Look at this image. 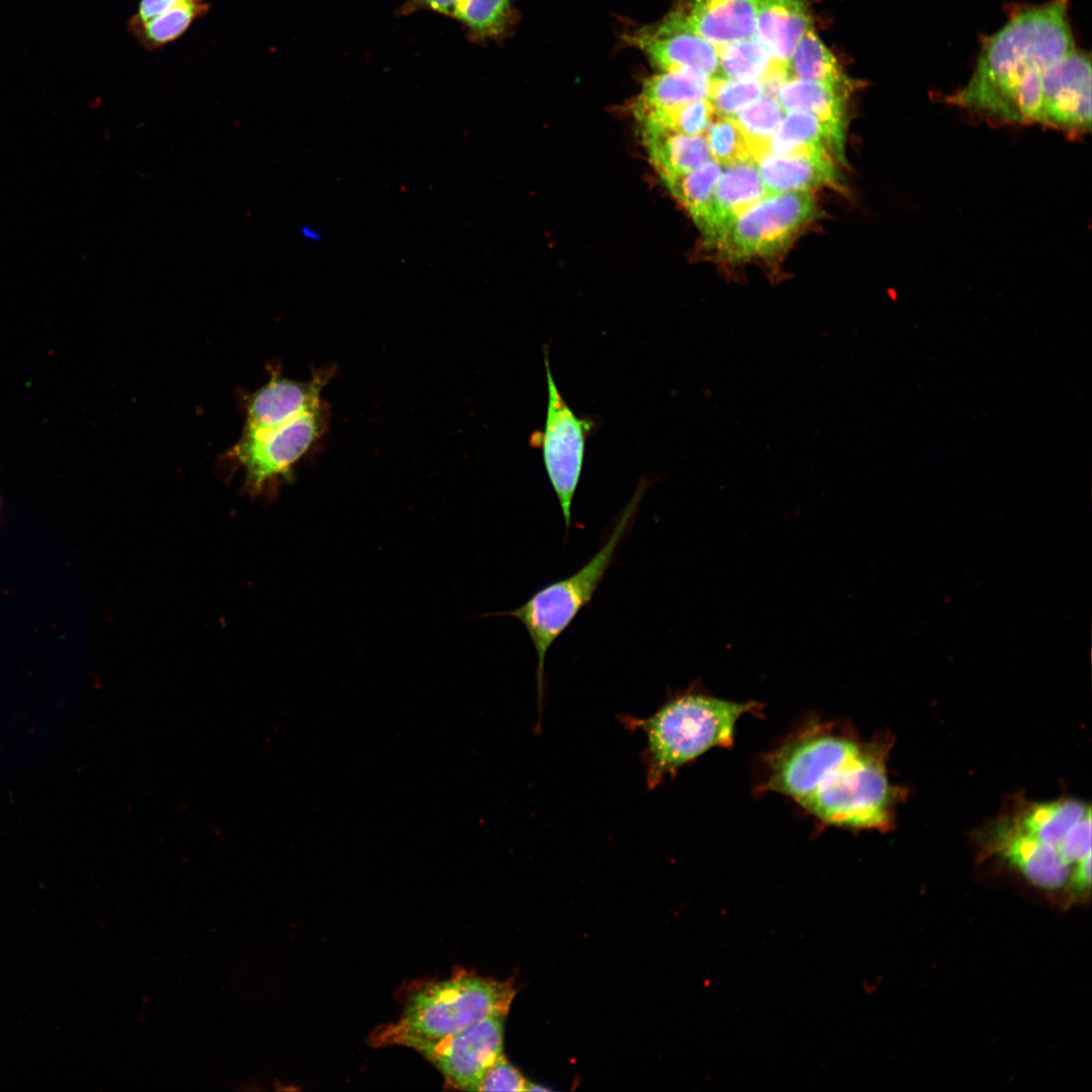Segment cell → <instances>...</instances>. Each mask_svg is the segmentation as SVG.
Instances as JSON below:
<instances>
[{
	"label": "cell",
	"instance_id": "cell-33",
	"mask_svg": "<svg viewBox=\"0 0 1092 1092\" xmlns=\"http://www.w3.org/2000/svg\"><path fill=\"white\" fill-rule=\"evenodd\" d=\"M1057 849L1069 866L1091 853V810L1067 832Z\"/></svg>",
	"mask_w": 1092,
	"mask_h": 1092
},
{
	"label": "cell",
	"instance_id": "cell-25",
	"mask_svg": "<svg viewBox=\"0 0 1092 1092\" xmlns=\"http://www.w3.org/2000/svg\"><path fill=\"white\" fill-rule=\"evenodd\" d=\"M792 78L848 90L850 82L831 52L810 27L798 42L789 62Z\"/></svg>",
	"mask_w": 1092,
	"mask_h": 1092
},
{
	"label": "cell",
	"instance_id": "cell-37",
	"mask_svg": "<svg viewBox=\"0 0 1092 1092\" xmlns=\"http://www.w3.org/2000/svg\"><path fill=\"white\" fill-rule=\"evenodd\" d=\"M299 233H300L302 238H304L305 240H307L309 242H318L321 240V238H322V235L318 232V230H316V229H314V228H312L311 225H308V224L302 225L300 228V230H299Z\"/></svg>",
	"mask_w": 1092,
	"mask_h": 1092
},
{
	"label": "cell",
	"instance_id": "cell-18",
	"mask_svg": "<svg viewBox=\"0 0 1092 1092\" xmlns=\"http://www.w3.org/2000/svg\"><path fill=\"white\" fill-rule=\"evenodd\" d=\"M844 129L816 116L792 111L784 115L769 143V154L823 153L842 159Z\"/></svg>",
	"mask_w": 1092,
	"mask_h": 1092
},
{
	"label": "cell",
	"instance_id": "cell-9",
	"mask_svg": "<svg viewBox=\"0 0 1092 1092\" xmlns=\"http://www.w3.org/2000/svg\"><path fill=\"white\" fill-rule=\"evenodd\" d=\"M504 1018L480 1020L414 1050L441 1073L446 1089L477 1091L485 1072L503 1054Z\"/></svg>",
	"mask_w": 1092,
	"mask_h": 1092
},
{
	"label": "cell",
	"instance_id": "cell-32",
	"mask_svg": "<svg viewBox=\"0 0 1092 1092\" xmlns=\"http://www.w3.org/2000/svg\"><path fill=\"white\" fill-rule=\"evenodd\" d=\"M528 1083L502 1054L481 1078L477 1091H527Z\"/></svg>",
	"mask_w": 1092,
	"mask_h": 1092
},
{
	"label": "cell",
	"instance_id": "cell-15",
	"mask_svg": "<svg viewBox=\"0 0 1092 1092\" xmlns=\"http://www.w3.org/2000/svg\"><path fill=\"white\" fill-rule=\"evenodd\" d=\"M755 164L768 196L839 186L833 157L827 154H767Z\"/></svg>",
	"mask_w": 1092,
	"mask_h": 1092
},
{
	"label": "cell",
	"instance_id": "cell-23",
	"mask_svg": "<svg viewBox=\"0 0 1092 1092\" xmlns=\"http://www.w3.org/2000/svg\"><path fill=\"white\" fill-rule=\"evenodd\" d=\"M209 8L205 0H180L146 22L127 23V29L144 49L155 51L182 36Z\"/></svg>",
	"mask_w": 1092,
	"mask_h": 1092
},
{
	"label": "cell",
	"instance_id": "cell-31",
	"mask_svg": "<svg viewBox=\"0 0 1092 1092\" xmlns=\"http://www.w3.org/2000/svg\"><path fill=\"white\" fill-rule=\"evenodd\" d=\"M763 96L758 80H735L716 77L711 80L708 99L716 114L731 117L741 108Z\"/></svg>",
	"mask_w": 1092,
	"mask_h": 1092
},
{
	"label": "cell",
	"instance_id": "cell-36",
	"mask_svg": "<svg viewBox=\"0 0 1092 1092\" xmlns=\"http://www.w3.org/2000/svg\"><path fill=\"white\" fill-rule=\"evenodd\" d=\"M428 8L440 14L453 16L459 0H421Z\"/></svg>",
	"mask_w": 1092,
	"mask_h": 1092
},
{
	"label": "cell",
	"instance_id": "cell-28",
	"mask_svg": "<svg viewBox=\"0 0 1092 1092\" xmlns=\"http://www.w3.org/2000/svg\"><path fill=\"white\" fill-rule=\"evenodd\" d=\"M716 50L718 77L726 79L760 81L774 61L756 34Z\"/></svg>",
	"mask_w": 1092,
	"mask_h": 1092
},
{
	"label": "cell",
	"instance_id": "cell-5",
	"mask_svg": "<svg viewBox=\"0 0 1092 1092\" xmlns=\"http://www.w3.org/2000/svg\"><path fill=\"white\" fill-rule=\"evenodd\" d=\"M649 485L641 478L632 497L621 511L608 539L576 572L535 592L525 604L503 615L517 619L526 629L537 655L536 687L538 720L541 729L545 690V658L554 641L568 628L579 611L588 605L614 561L621 541L631 528Z\"/></svg>",
	"mask_w": 1092,
	"mask_h": 1092
},
{
	"label": "cell",
	"instance_id": "cell-17",
	"mask_svg": "<svg viewBox=\"0 0 1092 1092\" xmlns=\"http://www.w3.org/2000/svg\"><path fill=\"white\" fill-rule=\"evenodd\" d=\"M810 27L804 0H757L755 34L772 59L789 64Z\"/></svg>",
	"mask_w": 1092,
	"mask_h": 1092
},
{
	"label": "cell",
	"instance_id": "cell-26",
	"mask_svg": "<svg viewBox=\"0 0 1092 1092\" xmlns=\"http://www.w3.org/2000/svg\"><path fill=\"white\" fill-rule=\"evenodd\" d=\"M721 173V165L714 160H709L692 172L665 185L688 210L700 230L707 219L714 190Z\"/></svg>",
	"mask_w": 1092,
	"mask_h": 1092
},
{
	"label": "cell",
	"instance_id": "cell-11",
	"mask_svg": "<svg viewBox=\"0 0 1092 1092\" xmlns=\"http://www.w3.org/2000/svg\"><path fill=\"white\" fill-rule=\"evenodd\" d=\"M626 40L664 72H689L711 80L718 77L716 48L694 31L680 11L656 25L633 31Z\"/></svg>",
	"mask_w": 1092,
	"mask_h": 1092
},
{
	"label": "cell",
	"instance_id": "cell-2",
	"mask_svg": "<svg viewBox=\"0 0 1092 1092\" xmlns=\"http://www.w3.org/2000/svg\"><path fill=\"white\" fill-rule=\"evenodd\" d=\"M1068 0L1024 6L981 48L970 81L950 103L1010 124H1041V81L1046 69L1076 49Z\"/></svg>",
	"mask_w": 1092,
	"mask_h": 1092
},
{
	"label": "cell",
	"instance_id": "cell-8",
	"mask_svg": "<svg viewBox=\"0 0 1092 1092\" xmlns=\"http://www.w3.org/2000/svg\"><path fill=\"white\" fill-rule=\"evenodd\" d=\"M323 429L324 412L318 402L276 427L243 431L233 455L245 470L247 485L259 491L287 474Z\"/></svg>",
	"mask_w": 1092,
	"mask_h": 1092
},
{
	"label": "cell",
	"instance_id": "cell-21",
	"mask_svg": "<svg viewBox=\"0 0 1092 1092\" xmlns=\"http://www.w3.org/2000/svg\"><path fill=\"white\" fill-rule=\"evenodd\" d=\"M711 79L689 72H664L645 80L633 110L670 107L706 99Z\"/></svg>",
	"mask_w": 1092,
	"mask_h": 1092
},
{
	"label": "cell",
	"instance_id": "cell-14",
	"mask_svg": "<svg viewBox=\"0 0 1092 1092\" xmlns=\"http://www.w3.org/2000/svg\"><path fill=\"white\" fill-rule=\"evenodd\" d=\"M994 841L996 851L1033 885L1044 890H1058L1069 881V864L1057 847L1026 833L1016 822L1001 824Z\"/></svg>",
	"mask_w": 1092,
	"mask_h": 1092
},
{
	"label": "cell",
	"instance_id": "cell-10",
	"mask_svg": "<svg viewBox=\"0 0 1092 1092\" xmlns=\"http://www.w3.org/2000/svg\"><path fill=\"white\" fill-rule=\"evenodd\" d=\"M1041 125L1073 136L1091 129V65L1086 53L1074 49L1044 72Z\"/></svg>",
	"mask_w": 1092,
	"mask_h": 1092
},
{
	"label": "cell",
	"instance_id": "cell-13",
	"mask_svg": "<svg viewBox=\"0 0 1092 1092\" xmlns=\"http://www.w3.org/2000/svg\"><path fill=\"white\" fill-rule=\"evenodd\" d=\"M766 196L754 162L727 166L716 184L707 219L700 230L705 243L713 248L736 218Z\"/></svg>",
	"mask_w": 1092,
	"mask_h": 1092
},
{
	"label": "cell",
	"instance_id": "cell-3",
	"mask_svg": "<svg viewBox=\"0 0 1092 1092\" xmlns=\"http://www.w3.org/2000/svg\"><path fill=\"white\" fill-rule=\"evenodd\" d=\"M764 705L756 701L736 702L708 693L694 681L685 690L666 697L649 717H616L630 732L641 730L646 745L640 751L646 787L655 790L666 777L674 778L685 765L715 747L732 748L738 720L745 714L759 717Z\"/></svg>",
	"mask_w": 1092,
	"mask_h": 1092
},
{
	"label": "cell",
	"instance_id": "cell-1",
	"mask_svg": "<svg viewBox=\"0 0 1092 1092\" xmlns=\"http://www.w3.org/2000/svg\"><path fill=\"white\" fill-rule=\"evenodd\" d=\"M889 742L862 741L842 720H802L759 754L755 794L794 801L818 826L889 829L899 792L887 777Z\"/></svg>",
	"mask_w": 1092,
	"mask_h": 1092
},
{
	"label": "cell",
	"instance_id": "cell-19",
	"mask_svg": "<svg viewBox=\"0 0 1092 1092\" xmlns=\"http://www.w3.org/2000/svg\"><path fill=\"white\" fill-rule=\"evenodd\" d=\"M651 163L666 185L712 160L705 133L642 135Z\"/></svg>",
	"mask_w": 1092,
	"mask_h": 1092
},
{
	"label": "cell",
	"instance_id": "cell-22",
	"mask_svg": "<svg viewBox=\"0 0 1092 1092\" xmlns=\"http://www.w3.org/2000/svg\"><path fill=\"white\" fill-rule=\"evenodd\" d=\"M633 112L640 123L642 135L704 134L716 114L708 98L670 107L633 110Z\"/></svg>",
	"mask_w": 1092,
	"mask_h": 1092
},
{
	"label": "cell",
	"instance_id": "cell-34",
	"mask_svg": "<svg viewBox=\"0 0 1092 1092\" xmlns=\"http://www.w3.org/2000/svg\"><path fill=\"white\" fill-rule=\"evenodd\" d=\"M179 1L180 0H140L136 12L129 18L127 23L135 24L146 22L158 16Z\"/></svg>",
	"mask_w": 1092,
	"mask_h": 1092
},
{
	"label": "cell",
	"instance_id": "cell-24",
	"mask_svg": "<svg viewBox=\"0 0 1092 1092\" xmlns=\"http://www.w3.org/2000/svg\"><path fill=\"white\" fill-rule=\"evenodd\" d=\"M1089 810L1087 804L1074 799L1034 804L1022 812L1016 823L1026 833L1057 847Z\"/></svg>",
	"mask_w": 1092,
	"mask_h": 1092
},
{
	"label": "cell",
	"instance_id": "cell-35",
	"mask_svg": "<svg viewBox=\"0 0 1092 1092\" xmlns=\"http://www.w3.org/2000/svg\"><path fill=\"white\" fill-rule=\"evenodd\" d=\"M1076 869L1070 875L1071 888L1075 894L1083 895L1091 887V853L1076 862Z\"/></svg>",
	"mask_w": 1092,
	"mask_h": 1092
},
{
	"label": "cell",
	"instance_id": "cell-20",
	"mask_svg": "<svg viewBox=\"0 0 1092 1092\" xmlns=\"http://www.w3.org/2000/svg\"><path fill=\"white\" fill-rule=\"evenodd\" d=\"M777 101L784 111L810 113L827 124L844 129L843 90L819 82L791 78L782 86Z\"/></svg>",
	"mask_w": 1092,
	"mask_h": 1092
},
{
	"label": "cell",
	"instance_id": "cell-29",
	"mask_svg": "<svg viewBox=\"0 0 1092 1092\" xmlns=\"http://www.w3.org/2000/svg\"><path fill=\"white\" fill-rule=\"evenodd\" d=\"M511 0H459L453 17L476 38L494 37L504 32L511 18Z\"/></svg>",
	"mask_w": 1092,
	"mask_h": 1092
},
{
	"label": "cell",
	"instance_id": "cell-16",
	"mask_svg": "<svg viewBox=\"0 0 1092 1092\" xmlns=\"http://www.w3.org/2000/svg\"><path fill=\"white\" fill-rule=\"evenodd\" d=\"M757 0H694L686 15L700 36L719 49L755 34Z\"/></svg>",
	"mask_w": 1092,
	"mask_h": 1092
},
{
	"label": "cell",
	"instance_id": "cell-6",
	"mask_svg": "<svg viewBox=\"0 0 1092 1092\" xmlns=\"http://www.w3.org/2000/svg\"><path fill=\"white\" fill-rule=\"evenodd\" d=\"M547 383V408L543 431L530 437L540 448L550 484L559 503L566 532L571 527L572 502L579 484L585 442L597 424L580 417L568 405L552 375L547 347L543 349Z\"/></svg>",
	"mask_w": 1092,
	"mask_h": 1092
},
{
	"label": "cell",
	"instance_id": "cell-30",
	"mask_svg": "<svg viewBox=\"0 0 1092 1092\" xmlns=\"http://www.w3.org/2000/svg\"><path fill=\"white\" fill-rule=\"evenodd\" d=\"M705 135L712 160L720 165L727 167L741 162H753L747 141L732 117L721 116L714 119Z\"/></svg>",
	"mask_w": 1092,
	"mask_h": 1092
},
{
	"label": "cell",
	"instance_id": "cell-27",
	"mask_svg": "<svg viewBox=\"0 0 1092 1092\" xmlns=\"http://www.w3.org/2000/svg\"><path fill=\"white\" fill-rule=\"evenodd\" d=\"M743 132L753 162L769 154V143L784 110L776 99L762 96L731 116Z\"/></svg>",
	"mask_w": 1092,
	"mask_h": 1092
},
{
	"label": "cell",
	"instance_id": "cell-4",
	"mask_svg": "<svg viewBox=\"0 0 1092 1092\" xmlns=\"http://www.w3.org/2000/svg\"><path fill=\"white\" fill-rule=\"evenodd\" d=\"M516 993L511 981L485 978L463 969L444 980L419 982L406 994L398 1019L375 1028L368 1042L374 1048L415 1049L480 1020L505 1017Z\"/></svg>",
	"mask_w": 1092,
	"mask_h": 1092
},
{
	"label": "cell",
	"instance_id": "cell-12",
	"mask_svg": "<svg viewBox=\"0 0 1092 1092\" xmlns=\"http://www.w3.org/2000/svg\"><path fill=\"white\" fill-rule=\"evenodd\" d=\"M327 372H320L310 381L298 382L272 374L270 380L248 399L244 431L276 427L299 416L321 402V392Z\"/></svg>",
	"mask_w": 1092,
	"mask_h": 1092
},
{
	"label": "cell",
	"instance_id": "cell-7",
	"mask_svg": "<svg viewBox=\"0 0 1092 1092\" xmlns=\"http://www.w3.org/2000/svg\"><path fill=\"white\" fill-rule=\"evenodd\" d=\"M816 214L815 200L808 191L769 195L736 218L713 248L731 261L769 256Z\"/></svg>",
	"mask_w": 1092,
	"mask_h": 1092
}]
</instances>
